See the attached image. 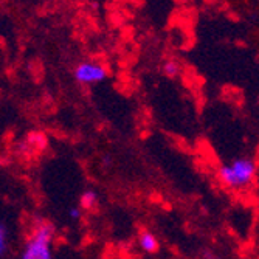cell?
<instances>
[{
  "instance_id": "obj_3",
  "label": "cell",
  "mask_w": 259,
  "mask_h": 259,
  "mask_svg": "<svg viewBox=\"0 0 259 259\" xmlns=\"http://www.w3.org/2000/svg\"><path fill=\"white\" fill-rule=\"evenodd\" d=\"M73 76L82 85H93V84H100L106 81L109 76V72L100 62L84 61L76 65V68L73 70Z\"/></svg>"
},
{
  "instance_id": "obj_1",
  "label": "cell",
  "mask_w": 259,
  "mask_h": 259,
  "mask_svg": "<svg viewBox=\"0 0 259 259\" xmlns=\"http://www.w3.org/2000/svg\"><path fill=\"white\" fill-rule=\"evenodd\" d=\"M256 171V161L253 158L239 157L228 164H222L218 171V179L230 190H242L254 182Z\"/></svg>"
},
{
  "instance_id": "obj_7",
  "label": "cell",
  "mask_w": 259,
  "mask_h": 259,
  "mask_svg": "<svg viewBox=\"0 0 259 259\" xmlns=\"http://www.w3.org/2000/svg\"><path fill=\"white\" fill-rule=\"evenodd\" d=\"M7 245H8V234H7V228L5 225L0 222V257H2L7 251Z\"/></svg>"
},
{
  "instance_id": "obj_2",
  "label": "cell",
  "mask_w": 259,
  "mask_h": 259,
  "mask_svg": "<svg viewBox=\"0 0 259 259\" xmlns=\"http://www.w3.org/2000/svg\"><path fill=\"white\" fill-rule=\"evenodd\" d=\"M55 239V228L50 224H39L27 239L22 250V259H52V244Z\"/></svg>"
},
{
  "instance_id": "obj_6",
  "label": "cell",
  "mask_w": 259,
  "mask_h": 259,
  "mask_svg": "<svg viewBox=\"0 0 259 259\" xmlns=\"http://www.w3.org/2000/svg\"><path fill=\"white\" fill-rule=\"evenodd\" d=\"M163 73H164V76H168V78H171V79H174V78H177L179 75H180V72H182V67H180V64L177 62V61H174V59H169V61H166L163 64Z\"/></svg>"
},
{
  "instance_id": "obj_8",
  "label": "cell",
  "mask_w": 259,
  "mask_h": 259,
  "mask_svg": "<svg viewBox=\"0 0 259 259\" xmlns=\"http://www.w3.org/2000/svg\"><path fill=\"white\" fill-rule=\"evenodd\" d=\"M68 216L72 221H79L82 216V208L81 206H72L68 211Z\"/></svg>"
},
{
  "instance_id": "obj_5",
  "label": "cell",
  "mask_w": 259,
  "mask_h": 259,
  "mask_svg": "<svg viewBox=\"0 0 259 259\" xmlns=\"http://www.w3.org/2000/svg\"><path fill=\"white\" fill-rule=\"evenodd\" d=\"M100 197H98V193L97 191H93V190H87L81 194L79 197V206L82 209H92V208H95L97 203H98Z\"/></svg>"
},
{
  "instance_id": "obj_4",
  "label": "cell",
  "mask_w": 259,
  "mask_h": 259,
  "mask_svg": "<svg viewBox=\"0 0 259 259\" xmlns=\"http://www.w3.org/2000/svg\"><path fill=\"white\" fill-rule=\"evenodd\" d=\"M138 247L141 248V251L146 253V254H152L158 251V239L157 236L149 231V230H143L140 231L138 234Z\"/></svg>"
}]
</instances>
